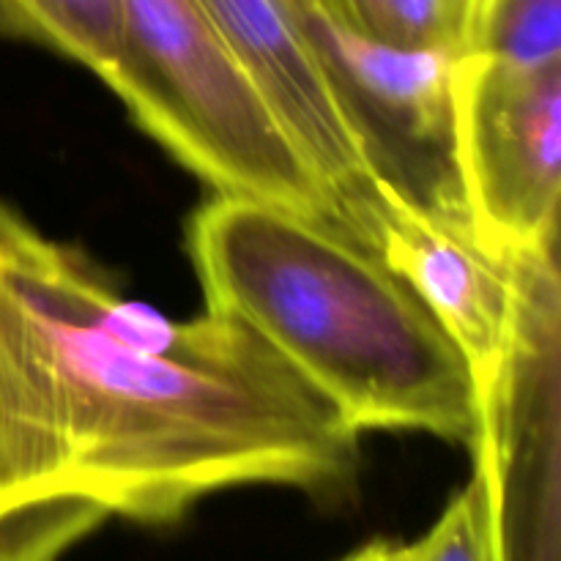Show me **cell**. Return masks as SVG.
<instances>
[{
  "instance_id": "30bf717a",
  "label": "cell",
  "mask_w": 561,
  "mask_h": 561,
  "mask_svg": "<svg viewBox=\"0 0 561 561\" xmlns=\"http://www.w3.org/2000/svg\"><path fill=\"white\" fill-rule=\"evenodd\" d=\"M466 53L526 69L561 64V0H485Z\"/></svg>"
},
{
  "instance_id": "7c38bea8",
  "label": "cell",
  "mask_w": 561,
  "mask_h": 561,
  "mask_svg": "<svg viewBox=\"0 0 561 561\" xmlns=\"http://www.w3.org/2000/svg\"><path fill=\"white\" fill-rule=\"evenodd\" d=\"M389 546H392V542L376 540V542H370V546L354 551L348 559H343V561H389Z\"/></svg>"
},
{
  "instance_id": "5b68a950",
  "label": "cell",
  "mask_w": 561,
  "mask_h": 561,
  "mask_svg": "<svg viewBox=\"0 0 561 561\" xmlns=\"http://www.w3.org/2000/svg\"><path fill=\"white\" fill-rule=\"evenodd\" d=\"M455 153L482 241L510 257L557 252L561 64L510 66L460 53L453 69Z\"/></svg>"
},
{
  "instance_id": "ba28073f",
  "label": "cell",
  "mask_w": 561,
  "mask_h": 561,
  "mask_svg": "<svg viewBox=\"0 0 561 561\" xmlns=\"http://www.w3.org/2000/svg\"><path fill=\"white\" fill-rule=\"evenodd\" d=\"M0 36L38 44L104 80L118 55V0H0Z\"/></svg>"
},
{
  "instance_id": "8992f818",
  "label": "cell",
  "mask_w": 561,
  "mask_h": 561,
  "mask_svg": "<svg viewBox=\"0 0 561 561\" xmlns=\"http://www.w3.org/2000/svg\"><path fill=\"white\" fill-rule=\"evenodd\" d=\"M376 255L420 296L458 345L491 411L524 348L537 296L557 277V252L510 257L482 241L471 225L387 192Z\"/></svg>"
},
{
  "instance_id": "9c48e42d",
  "label": "cell",
  "mask_w": 561,
  "mask_h": 561,
  "mask_svg": "<svg viewBox=\"0 0 561 561\" xmlns=\"http://www.w3.org/2000/svg\"><path fill=\"white\" fill-rule=\"evenodd\" d=\"M351 31L394 47L466 53L477 0H316Z\"/></svg>"
},
{
  "instance_id": "277c9868",
  "label": "cell",
  "mask_w": 561,
  "mask_h": 561,
  "mask_svg": "<svg viewBox=\"0 0 561 561\" xmlns=\"http://www.w3.org/2000/svg\"><path fill=\"white\" fill-rule=\"evenodd\" d=\"M288 3L378 184L411 206L474 228L455 153L453 69L460 53L394 47L351 31L316 0Z\"/></svg>"
},
{
  "instance_id": "52a82bcc",
  "label": "cell",
  "mask_w": 561,
  "mask_h": 561,
  "mask_svg": "<svg viewBox=\"0 0 561 561\" xmlns=\"http://www.w3.org/2000/svg\"><path fill=\"white\" fill-rule=\"evenodd\" d=\"M247 80L321 181L334 230L365 250L376 244L383 208L378 184L327 71L307 44L288 0H197Z\"/></svg>"
},
{
  "instance_id": "6da1fadb",
  "label": "cell",
  "mask_w": 561,
  "mask_h": 561,
  "mask_svg": "<svg viewBox=\"0 0 561 561\" xmlns=\"http://www.w3.org/2000/svg\"><path fill=\"white\" fill-rule=\"evenodd\" d=\"M362 436L239 321H170L0 197V561L233 488L343 499Z\"/></svg>"
},
{
  "instance_id": "7a4b0ae2",
  "label": "cell",
  "mask_w": 561,
  "mask_h": 561,
  "mask_svg": "<svg viewBox=\"0 0 561 561\" xmlns=\"http://www.w3.org/2000/svg\"><path fill=\"white\" fill-rule=\"evenodd\" d=\"M206 310L261 337L356 433H425L477 449L488 405L420 296L329 225L214 195L186 225Z\"/></svg>"
},
{
  "instance_id": "4fadbf2b",
  "label": "cell",
  "mask_w": 561,
  "mask_h": 561,
  "mask_svg": "<svg viewBox=\"0 0 561 561\" xmlns=\"http://www.w3.org/2000/svg\"><path fill=\"white\" fill-rule=\"evenodd\" d=\"M482 3H485V0H477V14H480V9H482Z\"/></svg>"
},
{
  "instance_id": "8fae6325",
  "label": "cell",
  "mask_w": 561,
  "mask_h": 561,
  "mask_svg": "<svg viewBox=\"0 0 561 561\" xmlns=\"http://www.w3.org/2000/svg\"><path fill=\"white\" fill-rule=\"evenodd\" d=\"M389 561H499L493 485L480 460L425 535L409 546H389Z\"/></svg>"
},
{
  "instance_id": "3957f363",
  "label": "cell",
  "mask_w": 561,
  "mask_h": 561,
  "mask_svg": "<svg viewBox=\"0 0 561 561\" xmlns=\"http://www.w3.org/2000/svg\"><path fill=\"white\" fill-rule=\"evenodd\" d=\"M104 85L214 195L272 203L334 228L321 181L225 47L197 0H118Z\"/></svg>"
}]
</instances>
